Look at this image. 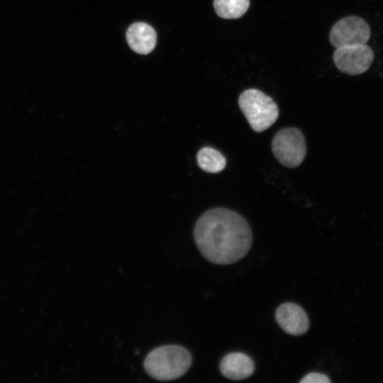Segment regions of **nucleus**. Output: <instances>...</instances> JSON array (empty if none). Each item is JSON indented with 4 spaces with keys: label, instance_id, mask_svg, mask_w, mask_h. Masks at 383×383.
Wrapping results in <instances>:
<instances>
[{
    "label": "nucleus",
    "instance_id": "9d476101",
    "mask_svg": "<svg viewBox=\"0 0 383 383\" xmlns=\"http://www.w3.org/2000/svg\"><path fill=\"white\" fill-rule=\"evenodd\" d=\"M196 160L199 167L210 173L220 172L226 165L225 157L219 151L211 147L200 149L197 153Z\"/></svg>",
    "mask_w": 383,
    "mask_h": 383
},
{
    "label": "nucleus",
    "instance_id": "39448f33",
    "mask_svg": "<svg viewBox=\"0 0 383 383\" xmlns=\"http://www.w3.org/2000/svg\"><path fill=\"white\" fill-rule=\"evenodd\" d=\"M368 23L356 16L345 17L332 27L329 40L335 48L366 44L370 38Z\"/></svg>",
    "mask_w": 383,
    "mask_h": 383
},
{
    "label": "nucleus",
    "instance_id": "20e7f679",
    "mask_svg": "<svg viewBox=\"0 0 383 383\" xmlns=\"http://www.w3.org/2000/svg\"><path fill=\"white\" fill-rule=\"evenodd\" d=\"M272 150L275 158L289 168L299 166L306 154V144L302 132L294 127L279 130L272 141Z\"/></svg>",
    "mask_w": 383,
    "mask_h": 383
},
{
    "label": "nucleus",
    "instance_id": "1a4fd4ad",
    "mask_svg": "<svg viewBox=\"0 0 383 383\" xmlns=\"http://www.w3.org/2000/svg\"><path fill=\"white\" fill-rule=\"evenodd\" d=\"M126 39L131 48L139 54H148L155 48L157 35L155 30L143 22L135 23L129 26Z\"/></svg>",
    "mask_w": 383,
    "mask_h": 383
},
{
    "label": "nucleus",
    "instance_id": "f257e3e1",
    "mask_svg": "<svg viewBox=\"0 0 383 383\" xmlns=\"http://www.w3.org/2000/svg\"><path fill=\"white\" fill-rule=\"evenodd\" d=\"M196 246L209 261L229 265L248 252L252 235L247 221L239 213L218 207L204 213L194 228Z\"/></svg>",
    "mask_w": 383,
    "mask_h": 383
},
{
    "label": "nucleus",
    "instance_id": "9b49d317",
    "mask_svg": "<svg viewBox=\"0 0 383 383\" xmlns=\"http://www.w3.org/2000/svg\"><path fill=\"white\" fill-rule=\"evenodd\" d=\"M250 6V0H213L216 14L225 19H235L243 16Z\"/></svg>",
    "mask_w": 383,
    "mask_h": 383
},
{
    "label": "nucleus",
    "instance_id": "0eeeda50",
    "mask_svg": "<svg viewBox=\"0 0 383 383\" xmlns=\"http://www.w3.org/2000/svg\"><path fill=\"white\" fill-rule=\"evenodd\" d=\"M275 318L279 326L289 335H303L309 327L307 314L300 306L294 303L281 304L275 311Z\"/></svg>",
    "mask_w": 383,
    "mask_h": 383
},
{
    "label": "nucleus",
    "instance_id": "6e6552de",
    "mask_svg": "<svg viewBox=\"0 0 383 383\" xmlns=\"http://www.w3.org/2000/svg\"><path fill=\"white\" fill-rule=\"evenodd\" d=\"M219 367L225 377L233 380H241L252 374L255 364L248 355L234 352L226 355L222 358Z\"/></svg>",
    "mask_w": 383,
    "mask_h": 383
},
{
    "label": "nucleus",
    "instance_id": "f8f14e48",
    "mask_svg": "<svg viewBox=\"0 0 383 383\" xmlns=\"http://www.w3.org/2000/svg\"><path fill=\"white\" fill-rule=\"evenodd\" d=\"M300 383H330L331 381L327 375L318 373L311 372L306 374L301 380Z\"/></svg>",
    "mask_w": 383,
    "mask_h": 383
},
{
    "label": "nucleus",
    "instance_id": "7ed1b4c3",
    "mask_svg": "<svg viewBox=\"0 0 383 383\" xmlns=\"http://www.w3.org/2000/svg\"><path fill=\"white\" fill-rule=\"evenodd\" d=\"M238 105L252 129L258 133L269 128L279 116L277 104L257 89L243 91L238 98Z\"/></svg>",
    "mask_w": 383,
    "mask_h": 383
},
{
    "label": "nucleus",
    "instance_id": "423d86ee",
    "mask_svg": "<svg viewBox=\"0 0 383 383\" xmlns=\"http://www.w3.org/2000/svg\"><path fill=\"white\" fill-rule=\"evenodd\" d=\"M374 60L372 50L366 44L345 46L336 48L333 61L342 72L357 75L365 72Z\"/></svg>",
    "mask_w": 383,
    "mask_h": 383
},
{
    "label": "nucleus",
    "instance_id": "f03ea898",
    "mask_svg": "<svg viewBox=\"0 0 383 383\" xmlns=\"http://www.w3.org/2000/svg\"><path fill=\"white\" fill-rule=\"evenodd\" d=\"M192 362L187 349L178 345H166L152 350L145 358L143 367L153 379L170 381L184 375Z\"/></svg>",
    "mask_w": 383,
    "mask_h": 383
}]
</instances>
